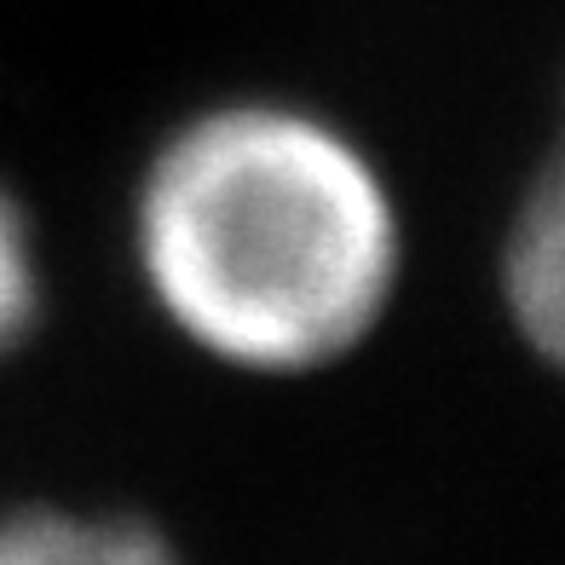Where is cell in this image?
<instances>
[{
	"label": "cell",
	"instance_id": "1",
	"mask_svg": "<svg viewBox=\"0 0 565 565\" xmlns=\"http://www.w3.org/2000/svg\"><path fill=\"white\" fill-rule=\"evenodd\" d=\"M150 306L225 370L306 375L387 318L404 214L347 127L282 98H237L173 127L134 191Z\"/></svg>",
	"mask_w": 565,
	"mask_h": 565
},
{
	"label": "cell",
	"instance_id": "2",
	"mask_svg": "<svg viewBox=\"0 0 565 565\" xmlns=\"http://www.w3.org/2000/svg\"><path fill=\"white\" fill-rule=\"evenodd\" d=\"M502 289L513 323L536 341V352L554 358L565 318V209L554 179H543L513 220V237L502 254Z\"/></svg>",
	"mask_w": 565,
	"mask_h": 565
},
{
	"label": "cell",
	"instance_id": "3",
	"mask_svg": "<svg viewBox=\"0 0 565 565\" xmlns=\"http://www.w3.org/2000/svg\"><path fill=\"white\" fill-rule=\"evenodd\" d=\"M0 565H179V559L139 520L30 508L0 520Z\"/></svg>",
	"mask_w": 565,
	"mask_h": 565
},
{
	"label": "cell",
	"instance_id": "4",
	"mask_svg": "<svg viewBox=\"0 0 565 565\" xmlns=\"http://www.w3.org/2000/svg\"><path fill=\"white\" fill-rule=\"evenodd\" d=\"M41 318V254L30 214L12 191H0V358H7Z\"/></svg>",
	"mask_w": 565,
	"mask_h": 565
}]
</instances>
